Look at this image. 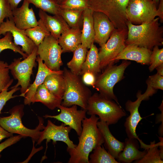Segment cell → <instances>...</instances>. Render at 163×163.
I'll return each mask as SVG.
<instances>
[{
    "label": "cell",
    "instance_id": "obj_48",
    "mask_svg": "<svg viewBox=\"0 0 163 163\" xmlns=\"http://www.w3.org/2000/svg\"><path fill=\"white\" fill-rule=\"evenodd\" d=\"M157 8L160 0H152Z\"/></svg>",
    "mask_w": 163,
    "mask_h": 163
},
{
    "label": "cell",
    "instance_id": "obj_22",
    "mask_svg": "<svg viewBox=\"0 0 163 163\" xmlns=\"http://www.w3.org/2000/svg\"><path fill=\"white\" fill-rule=\"evenodd\" d=\"M138 141L134 138L125 139L124 148L117 159L119 163H130L133 161L140 159L144 156L147 150L144 149L142 151L139 150Z\"/></svg>",
    "mask_w": 163,
    "mask_h": 163
},
{
    "label": "cell",
    "instance_id": "obj_30",
    "mask_svg": "<svg viewBox=\"0 0 163 163\" xmlns=\"http://www.w3.org/2000/svg\"><path fill=\"white\" fill-rule=\"evenodd\" d=\"M25 32L37 46H38L46 37L50 34L40 19L38 21L37 26L25 30Z\"/></svg>",
    "mask_w": 163,
    "mask_h": 163
},
{
    "label": "cell",
    "instance_id": "obj_34",
    "mask_svg": "<svg viewBox=\"0 0 163 163\" xmlns=\"http://www.w3.org/2000/svg\"><path fill=\"white\" fill-rule=\"evenodd\" d=\"M147 88L143 93L144 100H147L155 94L157 90H163V76L156 73L149 76L146 81Z\"/></svg>",
    "mask_w": 163,
    "mask_h": 163
},
{
    "label": "cell",
    "instance_id": "obj_24",
    "mask_svg": "<svg viewBox=\"0 0 163 163\" xmlns=\"http://www.w3.org/2000/svg\"><path fill=\"white\" fill-rule=\"evenodd\" d=\"M93 12V11L89 8L84 9L83 12L81 44L88 49L90 48L94 40Z\"/></svg>",
    "mask_w": 163,
    "mask_h": 163
},
{
    "label": "cell",
    "instance_id": "obj_31",
    "mask_svg": "<svg viewBox=\"0 0 163 163\" xmlns=\"http://www.w3.org/2000/svg\"><path fill=\"white\" fill-rule=\"evenodd\" d=\"M159 142H151L149 148L144 156L140 159L134 161L135 163H162L163 155L158 149Z\"/></svg>",
    "mask_w": 163,
    "mask_h": 163
},
{
    "label": "cell",
    "instance_id": "obj_18",
    "mask_svg": "<svg viewBox=\"0 0 163 163\" xmlns=\"http://www.w3.org/2000/svg\"><path fill=\"white\" fill-rule=\"evenodd\" d=\"M152 50L136 45H126L125 47L114 59V62L120 60H130L143 65H150V58Z\"/></svg>",
    "mask_w": 163,
    "mask_h": 163
},
{
    "label": "cell",
    "instance_id": "obj_1",
    "mask_svg": "<svg viewBox=\"0 0 163 163\" xmlns=\"http://www.w3.org/2000/svg\"><path fill=\"white\" fill-rule=\"evenodd\" d=\"M91 116L82 121V129L78 144L74 149H67L70 156L68 163H89L90 153L97 146L104 143L103 136L97 126L100 119L96 115Z\"/></svg>",
    "mask_w": 163,
    "mask_h": 163
},
{
    "label": "cell",
    "instance_id": "obj_27",
    "mask_svg": "<svg viewBox=\"0 0 163 163\" xmlns=\"http://www.w3.org/2000/svg\"><path fill=\"white\" fill-rule=\"evenodd\" d=\"M43 84L52 93L57 97H62L66 88V82L63 74H50L46 77Z\"/></svg>",
    "mask_w": 163,
    "mask_h": 163
},
{
    "label": "cell",
    "instance_id": "obj_44",
    "mask_svg": "<svg viewBox=\"0 0 163 163\" xmlns=\"http://www.w3.org/2000/svg\"><path fill=\"white\" fill-rule=\"evenodd\" d=\"M13 134L9 133L0 126V142L3 139L11 137Z\"/></svg>",
    "mask_w": 163,
    "mask_h": 163
},
{
    "label": "cell",
    "instance_id": "obj_20",
    "mask_svg": "<svg viewBox=\"0 0 163 163\" xmlns=\"http://www.w3.org/2000/svg\"><path fill=\"white\" fill-rule=\"evenodd\" d=\"M39 16L50 34L58 39L61 34L70 27L60 15L53 16L39 9Z\"/></svg>",
    "mask_w": 163,
    "mask_h": 163
},
{
    "label": "cell",
    "instance_id": "obj_14",
    "mask_svg": "<svg viewBox=\"0 0 163 163\" xmlns=\"http://www.w3.org/2000/svg\"><path fill=\"white\" fill-rule=\"evenodd\" d=\"M58 108L61 111L59 114L56 115L46 114L43 117L45 118H54L62 122L66 126L74 129L79 136L82 129V121L86 117V110L82 109L78 110L77 106L76 105L66 107L61 104Z\"/></svg>",
    "mask_w": 163,
    "mask_h": 163
},
{
    "label": "cell",
    "instance_id": "obj_38",
    "mask_svg": "<svg viewBox=\"0 0 163 163\" xmlns=\"http://www.w3.org/2000/svg\"><path fill=\"white\" fill-rule=\"evenodd\" d=\"M60 5L61 9L84 10L89 8L88 0H65Z\"/></svg>",
    "mask_w": 163,
    "mask_h": 163
},
{
    "label": "cell",
    "instance_id": "obj_21",
    "mask_svg": "<svg viewBox=\"0 0 163 163\" xmlns=\"http://www.w3.org/2000/svg\"><path fill=\"white\" fill-rule=\"evenodd\" d=\"M97 126L101 132L104 139V145L107 151L115 159L123 151L124 142L117 139L111 133L109 125L105 122L100 120Z\"/></svg>",
    "mask_w": 163,
    "mask_h": 163
},
{
    "label": "cell",
    "instance_id": "obj_4",
    "mask_svg": "<svg viewBox=\"0 0 163 163\" xmlns=\"http://www.w3.org/2000/svg\"><path fill=\"white\" fill-rule=\"evenodd\" d=\"M90 115H97L109 126L117 123L126 114L119 104L113 100L95 93L89 98L86 108Z\"/></svg>",
    "mask_w": 163,
    "mask_h": 163
},
{
    "label": "cell",
    "instance_id": "obj_28",
    "mask_svg": "<svg viewBox=\"0 0 163 163\" xmlns=\"http://www.w3.org/2000/svg\"><path fill=\"white\" fill-rule=\"evenodd\" d=\"M88 49L80 44L73 52L72 59L67 64L68 68L73 73L80 75L82 66L86 59Z\"/></svg>",
    "mask_w": 163,
    "mask_h": 163
},
{
    "label": "cell",
    "instance_id": "obj_10",
    "mask_svg": "<svg viewBox=\"0 0 163 163\" xmlns=\"http://www.w3.org/2000/svg\"><path fill=\"white\" fill-rule=\"evenodd\" d=\"M157 8L152 0H129L126 10L127 20L136 25L150 21L158 16Z\"/></svg>",
    "mask_w": 163,
    "mask_h": 163
},
{
    "label": "cell",
    "instance_id": "obj_3",
    "mask_svg": "<svg viewBox=\"0 0 163 163\" xmlns=\"http://www.w3.org/2000/svg\"><path fill=\"white\" fill-rule=\"evenodd\" d=\"M63 75L66 88L61 105L66 107L76 105L86 110L88 100L92 95L91 91L84 83L81 75L73 73L66 68L64 69Z\"/></svg>",
    "mask_w": 163,
    "mask_h": 163
},
{
    "label": "cell",
    "instance_id": "obj_41",
    "mask_svg": "<svg viewBox=\"0 0 163 163\" xmlns=\"http://www.w3.org/2000/svg\"><path fill=\"white\" fill-rule=\"evenodd\" d=\"M23 137L20 135L12 136L0 144V153L4 149L14 144L19 141Z\"/></svg>",
    "mask_w": 163,
    "mask_h": 163
},
{
    "label": "cell",
    "instance_id": "obj_6",
    "mask_svg": "<svg viewBox=\"0 0 163 163\" xmlns=\"http://www.w3.org/2000/svg\"><path fill=\"white\" fill-rule=\"evenodd\" d=\"M24 108L23 104L14 106L10 110V116L0 117V126L9 133L18 134L23 137H30L33 140L37 142L41 130L45 126L43 119L38 117L39 123L35 129H30L26 127L21 120L24 114Z\"/></svg>",
    "mask_w": 163,
    "mask_h": 163
},
{
    "label": "cell",
    "instance_id": "obj_36",
    "mask_svg": "<svg viewBox=\"0 0 163 163\" xmlns=\"http://www.w3.org/2000/svg\"><path fill=\"white\" fill-rule=\"evenodd\" d=\"M9 72L8 63L0 60V93L5 89H8L13 82V79L11 78Z\"/></svg>",
    "mask_w": 163,
    "mask_h": 163
},
{
    "label": "cell",
    "instance_id": "obj_25",
    "mask_svg": "<svg viewBox=\"0 0 163 163\" xmlns=\"http://www.w3.org/2000/svg\"><path fill=\"white\" fill-rule=\"evenodd\" d=\"M62 98L50 92L43 83L38 86L34 95L33 103L40 102L49 109L53 110L61 104Z\"/></svg>",
    "mask_w": 163,
    "mask_h": 163
},
{
    "label": "cell",
    "instance_id": "obj_35",
    "mask_svg": "<svg viewBox=\"0 0 163 163\" xmlns=\"http://www.w3.org/2000/svg\"><path fill=\"white\" fill-rule=\"evenodd\" d=\"M4 37L0 38V53L6 49H10L16 53H18L24 59L28 55L23 51L21 48L16 45L12 41L13 37L11 33L7 32Z\"/></svg>",
    "mask_w": 163,
    "mask_h": 163
},
{
    "label": "cell",
    "instance_id": "obj_8",
    "mask_svg": "<svg viewBox=\"0 0 163 163\" xmlns=\"http://www.w3.org/2000/svg\"><path fill=\"white\" fill-rule=\"evenodd\" d=\"M37 51V46L32 53L24 60H22V58L15 59L8 65L12 75L14 79L18 80L17 84L12 87L21 86L20 96L24 97L26 91L30 85L33 69L36 65Z\"/></svg>",
    "mask_w": 163,
    "mask_h": 163
},
{
    "label": "cell",
    "instance_id": "obj_47",
    "mask_svg": "<svg viewBox=\"0 0 163 163\" xmlns=\"http://www.w3.org/2000/svg\"><path fill=\"white\" fill-rule=\"evenodd\" d=\"M157 71V73L159 75L163 76V64L158 66L155 68Z\"/></svg>",
    "mask_w": 163,
    "mask_h": 163
},
{
    "label": "cell",
    "instance_id": "obj_46",
    "mask_svg": "<svg viewBox=\"0 0 163 163\" xmlns=\"http://www.w3.org/2000/svg\"><path fill=\"white\" fill-rule=\"evenodd\" d=\"M22 0H8L12 10L18 7L20 2Z\"/></svg>",
    "mask_w": 163,
    "mask_h": 163
},
{
    "label": "cell",
    "instance_id": "obj_42",
    "mask_svg": "<svg viewBox=\"0 0 163 163\" xmlns=\"http://www.w3.org/2000/svg\"><path fill=\"white\" fill-rule=\"evenodd\" d=\"M81 76L82 81L85 85H91L93 87L96 81V75L91 73L86 72Z\"/></svg>",
    "mask_w": 163,
    "mask_h": 163
},
{
    "label": "cell",
    "instance_id": "obj_40",
    "mask_svg": "<svg viewBox=\"0 0 163 163\" xmlns=\"http://www.w3.org/2000/svg\"><path fill=\"white\" fill-rule=\"evenodd\" d=\"M11 89L9 91H8V89H5L0 93V113L6 102L10 99L17 96L13 95V94L17 91L20 90V88L19 87H12Z\"/></svg>",
    "mask_w": 163,
    "mask_h": 163
},
{
    "label": "cell",
    "instance_id": "obj_13",
    "mask_svg": "<svg viewBox=\"0 0 163 163\" xmlns=\"http://www.w3.org/2000/svg\"><path fill=\"white\" fill-rule=\"evenodd\" d=\"M137 99L134 101L128 100L126 103V110L130 113V115L126 119L124 126L127 136L129 138L137 139L139 142L141 147L145 150L149 147L150 145H147L139 138L136 133V129L139 123L142 119L139 111V108L142 101L144 100L143 94L141 91H139L136 94Z\"/></svg>",
    "mask_w": 163,
    "mask_h": 163
},
{
    "label": "cell",
    "instance_id": "obj_26",
    "mask_svg": "<svg viewBox=\"0 0 163 163\" xmlns=\"http://www.w3.org/2000/svg\"><path fill=\"white\" fill-rule=\"evenodd\" d=\"M101 71L98 49L93 43L87 52L80 75L81 76L85 72H89L96 76Z\"/></svg>",
    "mask_w": 163,
    "mask_h": 163
},
{
    "label": "cell",
    "instance_id": "obj_23",
    "mask_svg": "<svg viewBox=\"0 0 163 163\" xmlns=\"http://www.w3.org/2000/svg\"><path fill=\"white\" fill-rule=\"evenodd\" d=\"M82 29L70 28L63 32L58 39L62 53L73 52L81 44Z\"/></svg>",
    "mask_w": 163,
    "mask_h": 163
},
{
    "label": "cell",
    "instance_id": "obj_12",
    "mask_svg": "<svg viewBox=\"0 0 163 163\" xmlns=\"http://www.w3.org/2000/svg\"><path fill=\"white\" fill-rule=\"evenodd\" d=\"M72 129L69 126H66L63 123L60 125H57L49 120L46 126H45L43 130L40 132L36 145L40 144L42 141L46 139V150L48 143L51 140L54 144H55L57 141H62L67 145V149H74L77 145L74 144L70 139L69 135Z\"/></svg>",
    "mask_w": 163,
    "mask_h": 163
},
{
    "label": "cell",
    "instance_id": "obj_19",
    "mask_svg": "<svg viewBox=\"0 0 163 163\" xmlns=\"http://www.w3.org/2000/svg\"><path fill=\"white\" fill-rule=\"evenodd\" d=\"M36 61L38 63V71L34 81L32 84L30 85L26 91L24 100V103L25 105H30L31 103H33L37 88L43 83L45 78L48 75L53 73L61 74L63 73V70L54 71L49 69L38 55Z\"/></svg>",
    "mask_w": 163,
    "mask_h": 163
},
{
    "label": "cell",
    "instance_id": "obj_7",
    "mask_svg": "<svg viewBox=\"0 0 163 163\" xmlns=\"http://www.w3.org/2000/svg\"><path fill=\"white\" fill-rule=\"evenodd\" d=\"M129 0H88L89 8L107 16L116 29L127 28L126 8Z\"/></svg>",
    "mask_w": 163,
    "mask_h": 163
},
{
    "label": "cell",
    "instance_id": "obj_37",
    "mask_svg": "<svg viewBox=\"0 0 163 163\" xmlns=\"http://www.w3.org/2000/svg\"><path fill=\"white\" fill-rule=\"evenodd\" d=\"M150 66L149 70L152 71L159 65L163 64V48L159 49V46H155L152 50L150 58Z\"/></svg>",
    "mask_w": 163,
    "mask_h": 163
},
{
    "label": "cell",
    "instance_id": "obj_2",
    "mask_svg": "<svg viewBox=\"0 0 163 163\" xmlns=\"http://www.w3.org/2000/svg\"><path fill=\"white\" fill-rule=\"evenodd\" d=\"M159 18L139 25H134L128 21V33L126 45H134L151 50L155 46L163 44V27L160 25Z\"/></svg>",
    "mask_w": 163,
    "mask_h": 163
},
{
    "label": "cell",
    "instance_id": "obj_17",
    "mask_svg": "<svg viewBox=\"0 0 163 163\" xmlns=\"http://www.w3.org/2000/svg\"><path fill=\"white\" fill-rule=\"evenodd\" d=\"M28 0H24L21 6L12 10L13 20L18 28L25 30L36 26L38 21Z\"/></svg>",
    "mask_w": 163,
    "mask_h": 163
},
{
    "label": "cell",
    "instance_id": "obj_49",
    "mask_svg": "<svg viewBox=\"0 0 163 163\" xmlns=\"http://www.w3.org/2000/svg\"><path fill=\"white\" fill-rule=\"evenodd\" d=\"M58 3L60 5L65 0H56Z\"/></svg>",
    "mask_w": 163,
    "mask_h": 163
},
{
    "label": "cell",
    "instance_id": "obj_5",
    "mask_svg": "<svg viewBox=\"0 0 163 163\" xmlns=\"http://www.w3.org/2000/svg\"><path fill=\"white\" fill-rule=\"evenodd\" d=\"M130 63V62L127 60H123L118 66L113 64L108 66L101 74L96 77L93 88L98 91L103 96L113 100L119 104L113 93V87L117 83L124 78L125 71Z\"/></svg>",
    "mask_w": 163,
    "mask_h": 163
},
{
    "label": "cell",
    "instance_id": "obj_9",
    "mask_svg": "<svg viewBox=\"0 0 163 163\" xmlns=\"http://www.w3.org/2000/svg\"><path fill=\"white\" fill-rule=\"evenodd\" d=\"M127 28L116 29L107 42L98 49L101 70L113 65L114 59L125 47Z\"/></svg>",
    "mask_w": 163,
    "mask_h": 163
},
{
    "label": "cell",
    "instance_id": "obj_39",
    "mask_svg": "<svg viewBox=\"0 0 163 163\" xmlns=\"http://www.w3.org/2000/svg\"><path fill=\"white\" fill-rule=\"evenodd\" d=\"M5 18L13 19L12 9L8 0H0V25Z\"/></svg>",
    "mask_w": 163,
    "mask_h": 163
},
{
    "label": "cell",
    "instance_id": "obj_16",
    "mask_svg": "<svg viewBox=\"0 0 163 163\" xmlns=\"http://www.w3.org/2000/svg\"><path fill=\"white\" fill-rule=\"evenodd\" d=\"M93 17L94 42L101 47L107 42L116 28L107 16L102 12L93 11Z\"/></svg>",
    "mask_w": 163,
    "mask_h": 163
},
{
    "label": "cell",
    "instance_id": "obj_32",
    "mask_svg": "<svg viewBox=\"0 0 163 163\" xmlns=\"http://www.w3.org/2000/svg\"><path fill=\"white\" fill-rule=\"evenodd\" d=\"M93 150L89 163H119L102 145H98Z\"/></svg>",
    "mask_w": 163,
    "mask_h": 163
},
{
    "label": "cell",
    "instance_id": "obj_33",
    "mask_svg": "<svg viewBox=\"0 0 163 163\" xmlns=\"http://www.w3.org/2000/svg\"><path fill=\"white\" fill-rule=\"evenodd\" d=\"M30 4L46 12L60 15L61 8L56 0H28Z\"/></svg>",
    "mask_w": 163,
    "mask_h": 163
},
{
    "label": "cell",
    "instance_id": "obj_11",
    "mask_svg": "<svg viewBox=\"0 0 163 163\" xmlns=\"http://www.w3.org/2000/svg\"><path fill=\"white\" fill-rule=\"evenodd\" d=\"M37 55L46 66L54 71L60 70L63 65L61 59L62 49L58 40L51 34L46 37L37 46Z\"/></svg>",
    "mask_w": 163,
    "mask_h": 163
},
{
    "label": "cell",
    "instance_id": "obj_43",
    "mask_svg": "<svg viewBox=\"0 0 163 163\" xmlns=\"http://www.w3.org/2000/svg\"><path fill=\"white\" fill-rule=\"evenodd\" d=\"M158 17L161 23L163 22V0H160L157 8Z\"/></svg>",
    "mask_w": 163,
    "mask_h": 163
},
{
    "label": "cell",
    "instance_id": "obj_45",
    "mask_svg": "<svg viewBox=\"0 0 163 163\" xmlns=\"http://www.w3.org/2000/svg\"><path fill=\"white\" fill-rule=\"evenodd\" d=\"M159 109L161 111V113L158 114V116H156V123H158L161 122L163 123V101L161 106L159 107Z\"/></svg>",
    "mask_w": 163,
    "mask_h": 163
},
{
    "label": "cell",
    "instance_id": "obj_15",
    "mask_svg": "<svg viewBox=\"0 0 163 163\" xmlns=\"http://www.w3.org/2000/svg\"><path fill=\"white\" fill-rule=\"evenodd\" d=\"M7 32H10L14 38V43L21 46L23 52L28 56L30 55L37 46L33 42L26 34L25 30L17 28L13 19H6L0 25V38Z\"/></svg>",
    "mask_w": 163,
    "mask_h": 163
},
{
    "label": "cell",
    "instance_id": "obj_29",
    "mask_svg": "<svg viewBox=\"0 0 163 163\" xmlns=\"http://www.w3.org/2000/svg\"><path fill=\"white\" fill-rule=\"evenodd\" d=\"M84 10L61 9L60 15L70 28L81 29L83 24Z\"/></svg>",
    "mask_w": 163,
    "mask_h": 163
}]
</instances>
